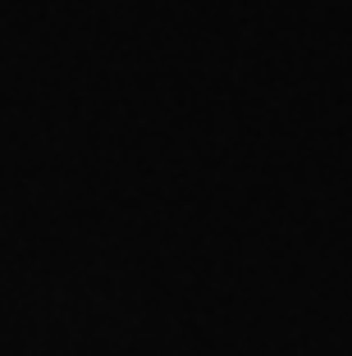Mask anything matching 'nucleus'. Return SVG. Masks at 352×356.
Wrapping results in <instances>:
<instances>
[]
</instances>
